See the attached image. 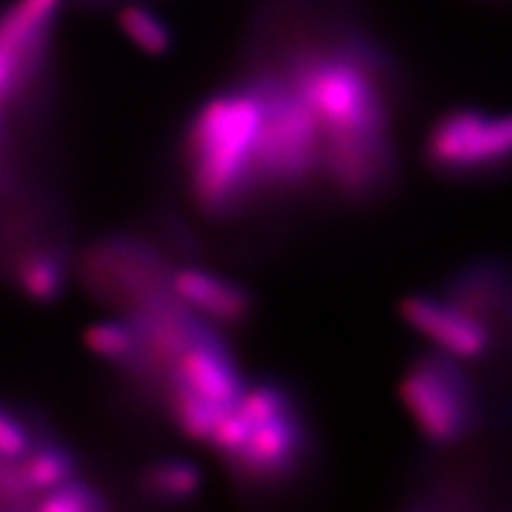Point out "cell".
<instances>
[{
	"label": "cell",
	"instance_id": "6da1fadb",
	"mask_svg": "<svg viewBox=\"0 0 512 512\" xmlns=\"http://www.w3.org/2000/svg\"><path fill=\"white\" fill-rule=\"evenodd\" d=\"M261 135V90L246 73L192 107L180 137V163L201 216L235 222L269 203Z\"/></svg>",
	"mask_w": 512,
	"mask_h": 512
},
{
	"label": "cell",
	"instance_id": "7a4b0ae2",
	"mask_svg": "<svg viewBox=\"0 0 512 512\" xmlns=\"http://www.w3.org/2000/svg\"><path fill=\"white\" fill-rule=\"evenodd\" d=\"M242 495L274 500L291 495L320 459L308 399L284 376H256L210 438Z\"/></svg>",
	"mask_w": 512,
	"mask_h": 512
},
{
	"label": "cell",
	"instance_id": "3957f363",
	"mask_svg": "<svg viewBox=\"0 0 512 512\" xmlns=\"http://www.w3.org/2000/svg\"><path fill=\"white\" fill-rule=\"evenodd\" d=\"M246 382L227 333L210 329L171 363L156 399L182 436L210 442Z\"/></svg>",
	"mask_w": 512,
	"mask_h": 512
},
{
	"label": "cell",
	"instance_id": "277c9868",
	"mask_svg": "<svg viewBox=\"0 0 512 512\" xmlns=\"http://www.w3.org/2000/svg\"><path fill=\"white\" fill-rule=\"evenodd\" d=\"M399 399L421 438L451 451L468 444L485 425V404L468 365L436 350L414 355L399 380Z\"/></svg>",
	"mask_w": 512,
	"mask_h": 512
},
{
	"label": "cell",
	"instance_id": "5b68a950",
	"mask_svg": "<svg viewBox=\"0 0 512 512\" xmlns=\"http://www.w3.org/2000/svg\"><path fill=\"white\" fill-rule=\"evenodd\" d=\"M421 156L451 184H489L512 173V109L455 105L429 122Z\"/></svg>",
	"mask_w": 512,
	"mask_h": 512
},
{
	"label": "cell",
	"instance_id": "8992f818",
	"mask_svg": "<svg viewBox=\"0 0 512 512\" xmlns=\"http://www.w3.org/2000/svg\"><path fill=\"white\" fill-rule=\"evenodd\" d=\"M175 256L156 237L114 231L92 239L79 256V276L105 306L131 314L169 293Z\"/></svg>",
	"mask_w": 512,
	"mask_h": 512
},
{
	"label": "cell",
	"instance_id": "52a82bcc",
	"mask_svg": "<svg viewBox=\"0 0 512 512\" xmlns=\"http://www.w3.org/2000/svg\"><path fill=\"white\" fill-rule=\"evenodd\" d=\"M399 316L431 350L466 365L495 359L498 346L491 331L442 291L412 293L399 303Z\"/></svg>",
	"mask_w": 512,
	"mask_h": 512
},
{
	"label": "cell",
	"instance_id": "ba28073f",
	"mask_svg": "<svg viewBox=\"0 0 512 512\" xmlns=\"http://www.w3.org/2000/svg\"><path fill=\"white\" fill-rule=\"evenodd\" d=\"M169 293L203 323L222 333H233L250 325L259 308L250 284L197 263L175 265Z\"/></svg>",
	"mask_w": 512,
	"mask_h": 512
},
{
	"label": "cell",
	"instance_id": "9c48e42d",
	"mask_svg": "<svg viewBox=\"0 0 512 512\" xmlns=\"http://www.w3.org/2000/svg\"><path fill=\"white\" fill-rule=\"evenodd\" d=\"M446 293L483 323L495 346L512 350V261L480 256L463 263L442 282Z\"/></svg>",
	"mask_w": 512,
	"mask_h": 512
},
{
	"label": "cell",
	"instance_id": "30bf717a",
	"mask_svg": "<svg viewBox=\"0 0 512 512\" xmlns=\"http://www.w3.org/2000/svg\"><path fill=\"white\" fill-rule=\"evenodd\" d=\"M205 474L197 461L184 455H156L135 476V493L154 506H188L201 498Z\"/></svg>",
	"mask_w": 512,
	"mask_h": 512
},
{
	"label": "cell",
	"instance_id": "8fae6325",
	"mask_svg": "<svg viewBox=\"0 0 512 512\" xmlns=\"http://www.w3.org/2000/svg\"><path fill=\"white\" fill-rule=\"evenodd\" d=\"M69 274V244H58L24 256L3 276L26 301L37 303V306H52L67 291Z\"/></svg>",
	"mask_w": 512,
	"mask_h": 512
},
{
	"label": "cell",
	"instance_id": "7c38bea8",
	"mask_svg": "<svg viewBox=\"0 0 512 512\" xmlns=\"http://www.w3.org/2000/svg\"><path fill=\"white\" fill-rule=\"evenodd\" d=\"M86 348L109 363L114 370L135 384L143 370V352L137 327L131 318L103 320L86 329Z\"/></svg>",
	"mask_w": 512,
	"mask_h": 512
},
{
	"label": "cell",
	"instance_id": "4fadbf2b",
	"mask_svg": "<svg viewBox=\"0 0 512 512\" xmlns=\"http://www.w3.org/2000/svg\"><path fill=\"white\" fill-rule=\"evenodd\" d=\"M18 466L26 483L39 495L67 483L79 472V461L71 448L50 440H39L22 459H18Z\"/></svg>",
	"mask_w": 512,
	"mask_h": 512
},
{
	"label": "cell",
	"instance_id": "5bb4252c",
	"mask_svg": "<svg viewBox=\"0 0 512 512\" xmlns=\"http://www.w3.org/2000/svg\"><path fill=\"white\" fill-rule=\"evenodd\" d=\"M118 26L141 52L163 56L171 50L173 35L169 24L143 0H126L118 11Z\"/></svg>",
	"mask_w": 512,
	"mask_h": 512
},
{
	"label": "cell",
	"instance_id": "9a60e30c",
	"mask_svg": "<svg viewBox=\"0 0 512 512\" xmlns=\"http://www.w3.org/2000/svg\"><path fill=\"white\" fill-rule=\"evenodd\" d=\"M109 506L103 489L79 476L45 491L35 504V508L43 512H101L109 510Z\"/></svg>",
	"mask_w": 512,
	"mask_h": 512
},
{
	"label": "cell",
	"instance_id": "2e32d148",
	"mask_svg": "<svg viewBox=\"0 0 512 512\" xmlns=\"http://www.w3.org/2000/svg\"><path fill=\"white\" fill-rule=\"evenodd\" d=\"M37 442L35 429L18 412L0 404V459L18 461Z\"/></svg>",
	"mask_w": 512,
	"mask_h": 512
},
{
	"label": "cell",
	"instance_id": "e0dca14e",
	"mask_svg": "<svg viewBox=\"0 0 512 512\" xmlns=\"http://www.w3.org/2000/svg\"><path fill=\"white\" fill-rule=\"evenodd\" d=\"M7 114L9 109L0 105V192L11 186V175H9V141H7Z\"/></svg>",
	"mask_w": 512,
	"mask_h": 512
}]
</instances>
